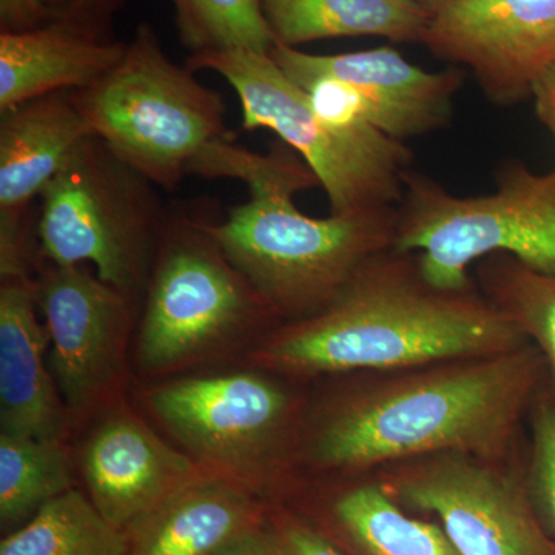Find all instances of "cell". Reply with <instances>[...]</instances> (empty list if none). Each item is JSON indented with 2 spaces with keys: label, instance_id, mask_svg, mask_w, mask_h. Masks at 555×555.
I'll list each match as a JSON object with an SVG mask.
<instances>
[{
  "label": "cell",
  "instance_id": "1",
  "mask_svg": "<svg viewBox=\"0 0 555 555\" xmlns=\"http://www.w3.org/2000/svg\"><path fill=\"white\" fill-rule=\"evenodd\" d=\"M546 379L534 345L401 371L367 372L302 418L297 465L358 477L420 456L509 460Z\"/></svg>",
  "mask_w": 555,
  "mask_h": 555
},
{
  "label": "cell",
  "instance_id": "2",
  "mask_svg": "<svg viewBox=\"0 0 555 555\" xmlns=\"http://www.w3.org/2000/svg\"><path fill=\"white\" fill-rule=\"evenodd\" d=\"M529 339L477 286L427 283L415 254L387 250L312 315L266 335L251 364L288 377L390 372L509 352Z\"/></svg>",
  "mask_w": 555,
  "mask_h": 555
},
{
  "label": "cell",
  "instance_id": "3",
  "mask_svg": "<svg viewBox=\"0 0 555 555\" xmlns=\"http://www.w3.org/2000/svg\"><path fill=\"white\" fill-rule=\"evenodd\" d=\"M320 182L306 167L248 185L247 203L204 228L229 261L288 321L327 306L372 258L392 250L397 207L313 218L294 196Z\"/></svg>",
  "mask_w": 555,
  "mask_h": 555
},
{
  "label": "cell",
  "instance_id": "4",
  "mask_svg": "<svg viewBox=\"0 0 555 555\" xmlns=\"http://www.w3.org/2000/svg\"><path fill=\"white\" fill-rule=\"evenodd\" d=\"M393 250L415 254L427 283L444 291L476 286L470 266L507 255L535 272L555 275V169L534 173L507 160L495 192L456 196L418 171L403 178Z\"/></svg>",
  "mask_w": 555,
  "mask_h": 555
},
{
  "label": "cell",
  "instance_id": "5",
  "mask_svg": "<svg viewBox=\"0 0 555 555\" xmlns=\"http://www.w3.org/2000/svg\"><path fill=\"white\" fill-rule=\"evenodd\" d=\"M72 96L91 133L166 192L211 144L232 138L221 94L175 64L149 24L104 79Z\"/></svg>",
  "mask_w": 555,
  "mask_h": 555
},
{
  "label": "cell",
  "instance_id": "6",
  "mask_svg": "<svg viewBox=\"0 0 555 555\" xmlns=\"http://www.w3.org/2000/svg\"><path fill=\"white\" fill-rule=\"evenodd\" d=\"M39 199L40 258L56 266L89 262L129 297L147 288L170 207L104 141L87 138Z\"/></svg>",
  "mask_w": 555,
  "mask_h": 555
},
{
  "label": "cell",
  "instance_id": "7",
  "mask_svg": "<svg viewBox=\"0 0 555 555\" xmlns=\"http://www.w3.org/2000/svg\"><path fill=\"white\" fill-rule=\"evenodd\" d=\"M193 72L210 69L228 80L243 108V129H269L294 150L326 192L331 215L397 207L412 152L383 131L343 133L310 105L308 93L288 79L269 53L211 51L188 60Z\"/></svg>",
  "mask_w": 555,
  "mask_h": 555
},
{
  "label": "cell",
  "instance_id": "8",
  "mask_svg": "<svg viewBox=\"0 0 555 555\" xmlns=\"http://www.w3.org/2000/svg\"><path fill=\"white\" fill-rule=\"evenodd\" d=\"M190 210L170 207L145 288L138 361L149 374L206 360L278 318Z\"/></svg>",
  "mask_w": 555,
  "mask_h": 555
},
{
  "label": "cell",
  "instance_id": "9",
  "mask_svg": "<svg viewBox=\"0 0 555 555\" xmlns=\"http://www.w3.org/2000/svg\"><path fill=\"white\" fill-rule=\"evenodd\" d=\"M145 403L203 469L255 494L297 465L302 408L261 372L177 379L149 390Z\"/></svg>",
  "mask_w": 555,
  "mask_h": 555
},
{
  "label": "cell",
  "instance_id": "10",
  "mask_svg": "<svg viewBox=\"0 0 555 555\" xmlns=\"http://www.w3.org/2000/svg\"><path fill=\"white\" fill-rule=\"evenodd\" d=\"M377 478L401 506L436 517L460 555H555L514 459L448 452L382 467Z\"/></svg>",
  "mask_w": 555,
  "mask_h": 555
},
{
  "label": "cell",
  "instance_id": "11",
  "mask_svg": "<svg viewBox=\"0 0 555 555\" xmlns=\"http://www.w3.org/2000/svg\"><path fill=\"white\" fill-rule=\"evenodd\" d=\"M423 43L463 65L492 104L532 96L555 65V0H429Z\"/></svg>",
  "mask_w": 555,
  "mask_h": 555
},
{
  "label": "cell",
  "instance_id": "12",
  "mask_svg": "<svg viewBox=\"0 0 555 555\" xmlns=\"http://www.w3.org/2000/svg\"><path fill=\"white\" fill-rule=\"evenodd\" d=\"M35 295L65 408L76 416L90 414L122 382L131 297L82 266L50 262L35 281Z\"/></svg>",
  "mask_w": 555,
  "mask_h": 555
},
{
  "label": "cell",
  "instance_id": "13",
  "mask_svg": "<svg viewBox=\"0 0 555 555\" xmlns=\"http://www.w3.org/2000/svg\"><path fill=\"white\" fill-rule=\"evenodd\" d=\"M269 54L294 82L332 76L356 87L366 98L374 126L401 142L449 126L463 86L459 68L426 72L390 47L310 54L275 42Z\"/></svg>",
  "mask_w": 555,
  "mask_h": 555
},
{
  "label": "cell",
  "instance_id": "14",
  "mask_svg": "<svg viewBox=\"0 0 555 555\" xmlns=\"http://www.w3.org/2000/svg\"><path fill=\"white\" fill-rule=\"evenodd\" d=\"M82 473L93 505L124 532L208 474L129 409H116L94 427L83 447Z\"/></svg>",
  "mask_w": 555,
  "mask_h": 555
},
{
  "label": "cell",
  "instance_id": "15",
  "mask_svg": "<svg viewBox=\"0 0 555 555\" xmlns=\"http://www.w3.org/2000/svg\"><path fill=\"white\" fill-rule=\"evenodd\" d=\"M47 331L38 318L35 281L5 278L0 286V426L2 434L62 441L67 408L43 363Z\"/></svg>",
  "mask_w": 555,
  "mask_h": 555
},
{
  "label": "cell",
  "instance_id": "16",
  "mask_svg": "<svg viewBox=\"0 0 555 555\" xmlns=\"http://www.w3.org/2000/svg\"><path fill=\"white\" fill-rule=\"evenodd\" d=\"M0 115V222L25 221L33 199L93 133L72 91Z\"/></svg>",
  "mask_w": 555,
  "mask_h": 555
},
{
  "label": "cell",
  "instance_id": "17",
  "mask_svg": "<svg viewBox=\"0 0 555 555\" xmlns=\"http://www.w3.org/2000/svg\"><path fill=\"white\" fill-rule=\"evenodd\" d=\"M112 42L64 22L0 33V113L25 102L96 86L126 54Z\"/></svg>",
  "mask_w": 555,
  "mask_h": 555
},
{
  "label": "cell",
  "instance_id": "18",
  "mask_svg": "<svg viewBox=\"0 0 555 555\" xmlns=\"http://www.w3.org/2000/svg\"><path fill=\"white\" fill-rule=\"evenodd\" d=\"M257 494L207 474L127 529L131 555H214L258 529Z\"/></svg>",
  "mask_w": 555,
  "mask_h": 555
},
{
  "label": "cell",
  "instance_id": "19",
  "mask_svg": "<svg viewBox=\"0 0 555 555\" xmlns=\"http://www.w3.org/2000/svg\"><path fill=\"white\" fill-rule=\"evenodd\" d=\"M275 42L297 49L335 38L423 42L429 10L418 0H261Z\"/></svg>",
  "mask_w": 555,
  "mask_h": 555
},
{
  "label": "cell",
  "instance_id": "20",
  "mask_svg": "<svg viewBox=\"0 0 555 555\" xmlns=\"http://www.w3.org/2000/svg\"><path fill=\"white\" fill-rule=\"evenodd\" d=\"M331 514L361 555H460L440 524L409 516L377 477L346 486Z\"/></svg>",
  "mask_w": 555,
  "mask_h": 555
},
{
  "label": "cell",
  "instance_id": "21",
  "mask_svg": "<svg viewBox=\"0 0 555 555\" xmlns=\"http://www.w3.org/2000/svg\"><path fill=\"white\" fill-rule=\"evenodd\" d=\"M0 555H131V551L126 532L72 489L3 539Z\"/></svg>",
  "mask_w": 555,
  "mask_h": 555
},
{
  "label": "cell",
  "instance_id": "22",
  "mask_svg": "<svg viewBox=\"0 0 555 555\" xmlns=\"http://www.w3.org/2000/svg\"><path fill=\"white\" fill-rule=\"evenodd\" d=\"M72 489V469L62 441L0 434L2 526L30 520Z\"/></svg>",
  "mask_w": 555,
  "mask_h": 555
},
{
  "label": "cell",
  "instance_id": "23",
  "mask_svg": "<svg viewBox=\"0 0 555 555\" xmlns=\"http://www.w3.org/2000/svg\"><path fill=\"white\" fill-rule=\"evenodd\" d=\"M480 291L542 353L555 390V275L535 272L507 255L481 259Z\"/></svg>",
  "mask_w": 555,
  "mask_h": 555
},
{
  "label": "cell",
  "instance_id": "24",
  "mask_svg": "<svg viewBox=\"0 0 555 555\" xmlns=\"http://www.w3.org/2000/svg\"><path fill=\"white\" fill-rule=\"evenodd\" d=\"M182 46L193 54L250 50L269 53L275 39L261 0H171Z\"/></svg>",
  "mask_w": 555,
  "mask_h": 555
},
{
  "label": "cell",
  "instance_id": "25",
  "mask_svg": "<svg viewBox=\"0 0 555 555\" xmlns=\"http://www.w3.org/2000/svg\"><path fill=\"white\" fill-rule=\"evenodd\" d=\"M529 440L520 462L526 492L555 540V390L547 378L528 412Z\"/></svg>",
  "mask_w": 555,
  "mask_h": 555
},
{
  "label": "cell",
  "instance_id": "26",
  "mask_svg": "<svg viewBox=\"0 0 555 555\" xmlns=\"http://www.w3.org/2000/svg\"><path fill=\"white\" fill-rule=\"evenodd\" d=\"M297 86L308 93L310 105L317 115L334 129L361 137L382 131L372 122L366 98L345 80L332 76H315L298 82Z\"/></svg>",
  "mask_w": 555,
  "mask_h": 555
},
{
  "label": "cell",
  "instance_id": "27",
  "mask_svg": "<svg viewBox=\"0 0 555 555\" xmlns=\"http://www.w3.org/2000/svg\"><path fill=\"white\" fill-rule=\"evenodd\" d=\"M120 3L122 0H49L53 21L64 22L101 38H105V28Z\"/></svg>",
  "mask_w": 555,
  "mask_h": 555
},
{
  "label": "cell",
  "instance_id": "28",
  "mask_svg": "<svg viewBox=\"0 0 555 555\" xmlns=\"http://www.w3.org/2000/svg\"><path fill=\"white\" fill-rule=\"evenodd\" d=\"M50 22L49 0H0V33L31 31Z\"/></svg>",
  "mask_w": 555,
  "mask_h": 555
},
{
  "label": "cell",
  "instance_id": "29",
  "mask_svg": "<svg viewBox=\"0 0 555 555\" xmlns=\"http://www.w3.org/2000/svg\"><path fill=\"white\" fill-rule=\"evenodd\" d=\"M273 537L287 555H345L326 535L297 521H287Z\"/></svg>",
  "mask_w": 555,
  "mask_h": 555
},
{
  "label": "cell",
  "instance_id": "30",
  "mask_svg": "<svg viewBox=\"0 0 555 555\" xmlns=\"http://www.w3.org/2000/svg\"><path fill=\"white\" fill-rule=\"evenodd\" d=\"M535 115L555 139V65L537 80L532 89Z\"/></svg>",
  "mask_w": 555,
  "mask_h": 555
},
{
  "label": "cell",
  "instance_id": "31",
  "mask_svg": "<svg viewBox=\"0 0 555 555\" xmlns=\"http://www.w3.org/2000/svg\"><path fill=\"white\" fill-rule=\"evenodd\" d=\"M214 555H287L276 542L275 537L262 534L259 529L240 537L224 550Z\"/></svg>",
  "mask_w": 555,
  "mask_h": 555
},
{
  "label": "cell",
  "instance_id": "32",
  "mask_svg": "<svg viewBox=\"0 0 555 555\" xmlns=\"http://www.w3.org/2000/svg\"><path fill=\"white\" fill-rule=\"evenodd\" d=\"M418 2H420V0H418ZM426 2H429V0H426Z\"/></svg>",
  "mask_w": 555,
  "mask_h": 555
}]
</instances>
